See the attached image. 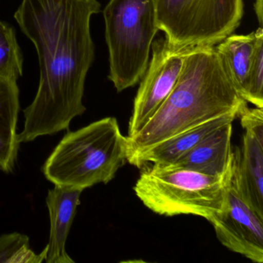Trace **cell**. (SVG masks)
<instances>
[{
  "instance_id": "obj_8",
  "label": "cell",
  "mask_w": 263,
  "mask_h": 263,
  "mask_svg": "<svg viewBox=\"0 0 263 263\" xmlns=\"http://www.w3.org/2000/svg\"><path fill=\"white\" fill-rule=\"evenodd\" d=\"M209 221L224 247L253 262H263V218L241 198L233 172L222 209Z\"/></svg>"
},
{
  "instance_id": "obj_4",
  "label": "cell",
  "mask_w": 263,
  "mask_h": 263,
  "mask_svg": "<svg viewBox=\"0 0 263 263\" xmlns=\"http://www.w3.org/2000/svg\"><path fill=\"white\" fill-rule=\"evenodd\" d=\"M232 172L233 162L226 174L218 176L154 164L141 172L134 190L141 202L158 215H196L209 221L222 209Z\"/></svg>"
},
{
  "instance_id": "obj_7",
  "label": "cell",
  "mask_w": 263,
  "mask_h": 263,
  "mask_svg": "<svg viewBox=\"0 0 263 263\" xmlns=\"http://www.w3.org/2000/svg\"><path fill=\"white\" fill-rule=\"evenodd\" d=\"M192 48L172 45L165 36L153 41L152 58L134 101L127 138H132L143 128L170 95Z\"/></svg>"
},
{
  "instance_id": "obj_2",
  "label": "cell",
  "mask_w": 263,
  "mask_h": 263,
  "mask_svg": "<svg viewBox=\"0 0 263 263\" xmlns=\"http://www.w3.org/2000/svg\"><path fill=\"white\" fill-rule=\"evenodd\" d=\"M224 71L215 46L195 47L189 52L170 95L148 122L127 138L130 164L152 146L206 121L247 108Z\"/></svg>"
},
{
  "instance_id": "obj_13",
  "label": "cell",
  "mask_w": 263,
  "mask_h": 263,
  "mask_svg": "<svg viewBox=\"0 0 263 263\" xmlns=\"http://www.w3.org/2000/svg\"><path fill=\"white\" fill-rule=\"evenodd\" d=\"M20 89L17 81L0 77V171L15 170L20 144L16 132L19 115Z\"/></svg>"
},
{
  "instance_id": "obj_1",
  "label": "cell",
  "mask_w": 263,
  "mask_h": 263,
  "mask_svg": "<svg viewBox=\"0 0 263 263\" xmlns=\"http://www.w3.org/2000/svg\"><path fill=\"white\" fill-rule=\"evenodd\" d=\"M98 0H22L14 18L33 43L40 66L34 100L25 110L21 143L68 129L86 111V78L95 61L90 20Z\"/></svg>"
},
{
  "instance_id": "obj_10",
  "label": "cell",
  "mask_w": 263,
  "mask_h": 263,
  "mask_svg": "<svg viewBox=\"0 0 263 263\" xmlns=\"http://www.w3.org/2000/svg\"><path fill=\"white\" fill-rule=\"evenodd\" d=\"M82 189L55 185L48 191L46 202L50 216V229L47 244V263H74L66 251L70 228L81 204Z\"/></svg>"
},
{
  "instance_id": "obj_5",
  "label": "cell",
  "mask_w": 263,
  "mask_h": 263,
  "mask_svg": "<svg viewBox=\"0 0 263 263\" xmlns=\"http://www.w3.org/2000/svg\"><path fill=\"white\" fill-rule=\"evenodd\" d=\"M103 14L108 78L121 92L136 85L148 66L152 43L159 31L155 0H110Z\"/></svg>"
},
{
  "instance_id": "obj_16",
  "label": "cell",
  "mask_w": 263,
  "mask_h": 263,
  "mask_svg": "<svg viewBox=\"0 0 263 263\" xmlns=\"http://www.w3.org/2000/svg\"><path fill=\"white\" fill-rule=\"evenodd\" d=\"M47 246L36 254L30 246V238L19 232L0 236V263H41L46 259Z\"/></svg>"
},
{
  "instance_id": "obj_14",
  "label": "cell",
  "mask_w": 263,
  "mask_h": 263,
  "mask_svg": "<svg viewBox=\"0 0 263 263\" xmlns=\"http://www.w3.org/2000/svg\"><path fill=\"white\" fill-rule=\"evenodd\" d=\"M254 41L255 32L247 35L232 33L215 46L226 74L245 101Z\"/></svg>"
},
{
  "instance_id": "obj_3",
  "label": "cell",
  "mask_w": 263,
  "mask_h": 263,
  "mask_svg": "<svg viewBox=\"0 0 263 263\" xmlns=\"http://www.w3.org/2000/svg\"><path fill=\"white\" fill-rule=\"evenodd\" d=\"M128 141L113 117L68 132L47 158L42 172L54 185L84 190L107 184L125 164Z\"/></svg>"
},
{
  "instance_id": "obj_12",
  "label": "cell",
  "mask_w": 263,
  "mask_h": 263,
  "mask_svg": "<svg viewBox=\"0 0 263 263\" xmlns=\"http://www.w3.org/2000/svg\"><path fill=\"white\" fill-rule=\"evenodd\" d=\"M236 118H238L236 115H224L184 130L152 146L137 157L130 164L140 168L148 163L152 164H173L206 137L219 127L229 123H233Z\"/></svg>"
},
{
  "instance_id": "obj_9",
  "label": "cell",
  "mask_w": 263,
  "mask_h": 263,
  "mask_svg": "<svg viewBox=\"0 0 263 263\" xmlns=\"http://www.w3.org/2000/svg\"><path fill=\"white\" fill-rule=\"evenodd\" d=\"M245 130L233 152V178L242 199L263 218V134Z\"/></svg>"
},
{
  "instance_id": "obj_17",
  "label": "cell",
  "mask_w": 263,
  "mask_h": 263,
  "mask_svg": "<svg viewBox=\"0 0 263 263\" xmlns=\"http://www.w3.org/2000/svg\"><path fill=\"white\" fill-rule=\"evenodd\" d=\"M255 32L253 50L247 80L246 102L263 108V29Z\"/></svg>"
},
{
  "instance_id": "obj_15",
  "label": "cell",
  "mask_w": 263,
  "mask_h": 263,
  "mask_svg": "<svg viewBox=\"0 0 263 263\" xmlns=\"http://www.w3.org/2000/svg\"><path fill=\"white\" fill-rule=\"evenodd\" d=\"M24 56L16 40V30L0 21V77L17 81L23 75Z\"/></svg>"
},
{
  "instance_id": "obj_6",
  "label": "cell",
  "mask_w": 263,
  "mask_h": 263,
  "mask_svg": "<svg viewBox=\"0 0 263 263\" xmlns=\"http://www.w3.org/2000/svg\"><path fill=\"white\" fill-rule=\"evenodd\" d=\"M158 28L179 47L215 46L239 27L243 0H155Z\"/></svg>"
},
{
  "instance_id": "obj_11",
  "label": "cell",
  "mask_w": 263,
  "mask_h": 263,
  "mask_svg": "<svg viewBox=\"0 0 263 263\" xmlns=\"http://www.w3.org/2000/svg\"><path fill=\"white\" fill-rule=\"evenodd\" d=\"M232 130V123L219 127L172 164L212 176L224 175L233 162Z\"/></svg>"
},
{
  "instance_id": "obj_18",
  "label": "cell",
  "mask_w": 263,
  "mask_h": 263,
  "mask_svg": "<svg viewBox=\"0 0 263 263\" xmlns=\"http://www.w3.org/2000/svg\"><path fill=\"white\" fill-rule=\"evenodd\" d=\"M263 0H255L254 4V9H255V14H256L257 20L258 24L261 27H262L263 20Z\"/></svg>"
}]
</instances>
